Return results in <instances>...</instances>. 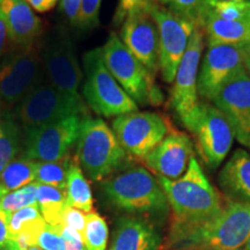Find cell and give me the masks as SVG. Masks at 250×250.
<instances>
[{
  "instance_id": "cell-1",
  "label": "cell",
  "mask_w": 250,
  "mask_h": 250,
  "mask_svg": "<svg viewBox=\"0 0 250 250\" xmlns=\"http://www.w3.org/2000/svg\"><path fill=\"white\" fill-rule=\"evenodd\" d=\"M173 213L171 230L184 229L210 220L223 210V202L195 155L188 169L176 180L156 177Z\"/></svg>"
},
{
  "instance_id": "cell-2",
  "label": "cell",
  "mask_w": 250,
  "mask_h": 250,
  "mask_svg": "<svg viewBox=\"0 0 250 250\" xmlns=\"http://www.w3.org/2000/svg\"><path fill=\"white\" fill-rule=\"evenodd\" d=\"M250 237V204L228 201L210 220L171 230V241L181 248L242 250Z\"/></svg>"
},
{
  "instance_id": "cell-3",
  "label": "cell",
  "mask_w": 250,
  "mask_h": 250,
  "mask_svg": "<svg viewBox=\"0 0 250 250\" xmlns=\"http://www.w3.org/2000/svg\"><path fill=\"white\" fill-rule=\"evenodd\" d=\"M101 190L109 204L132 215L164 218L170 210L158 179L144 167L116 171L102 181Z\"/></svg>"
},
{
  "instance_id": "cell-4",
  "label": "cell",
  "mask_w": 250,
  "mask_h": 250,
  "mask_svg": "<svg viewBox=\"0 0 250 250\" xmlns=\"http://www.w3.org/2000/svg\"><path fill=\"white\" fill-rule=\"evenodd\" d=\"M126 156L127 153L116 134L104 121L88 115L83 117L77 142L76 160L86 177L102 182L121 169Z\"/></svg>"
},
{
  "instance_id": "cell-5",
  "label": "cell",
  "mask_w": 250,
  "mask_h": 250,
  "mask_svg": "<svg viewBox=\"0 0 250 250\" xmlns=\"http://www.w3.org/2000/svg\"><path fill=\"white\" fill-rule=\"evenodd\" d=\"M85 83L83 95L88 107L102 117H118L138 111V104L127 95L105 66L102 48L89 50L83 56Z\"/></svg>"
},
{
  "instance_id": "cell-6",
  "label": "cell",
  "mask_w": 250,
  "mask_h": 250,
  "mask_svg": "<svg viewBox=\"0 0 250 250\" xmlns=\"http://www.w3.org/2000/svg\"><path fill=\"white\" fill-rule=\"evenodd\" d=\"M105 66L115 80L137 104L160 105L164 102L160 88L140 62L131 54L116 34H110L102 46Z\"/></svg>"
},
{
  "instance_id": "cell-7",
  "label": "cell",
  "mask_w": 250,
  "mask_h": 250,
  "mask_svg": "<svg viewBox=\"0 0 250 250\" xmlns=\"http://www.w3.org/2000/svg\"><path fill=\"white\" fill-rule=\"evenodd\" d=\"M183 125L191 132L197 152L208 168L223 164L234 142L232 126L223 112L210 102L201 101Z\"/></svg>"
},
{
  "instance_id": "cell-8",
  "label": "cell",
  "mask_w": 250,
  "mask_h": 250,
  "mask_svg": "<svg viewBox=\"0 0 250 250\" xmlns=\"http://www.w3.org/2000/svg\"><path fill=\"white\" fill-rule=\"evenodd\" d=\"M40 55L46 81L68 98L83 100L79 93L83 72L67 31L59 27L46 34L40 43Z\"/></svg>"
},
{
  "instance_id": "cell-9",
  "label": "cell",
  "mask_w": 250,
  "mask_h": 250,
  "mask_svg": "<svg viewBox=\"0 0 250 250\" xmlns=\"http://www.w3.org/2000/svg\"><path fill=\"white\" fill-rule=\"evenodd\" d=\"M45 79L40 55V43L17 48L0 64V101L5 107H17Z\"/></svg>"
},
{
  "instance_id": "cell-10",
  "label": "cell",
  "mask_w": 250,
  "mask_h": 250,
  "mask_svg": "<svg viewBox=\"0 0 250 250\" xmlns=\"http://www.w3.org/2000/svg\"><path fill=\"white\" fill-rule=\"evenodd\" d=\"M81 114H85L83 100L68 98L46 80L15 107V118L24 130L37 129Z\"/></svg>"
},
{
  "instance_id": "cell-11",
  "label": "cell",
  "mask_w": 250,
  "mask_h": 250,
  "mask_svg": "<svg viewBox=\"0 0 250 250\" xmlns=\"http://www.w3.org/2000/svg\"><path fill=\"white\" fill-rule=\"evenodd\" d=\"M85 116L86 114L74 115L37 129L24 130L22 155L37 162L57 161L70 156Z\"/></svg>"
},
{
  "instance_id": "cell-12",
  "label": "cell",
  "mask_w": 250,
  "mask_h": 250,
  "mask_svg": "<svg viewBox=\"0 0 250 250\" xmlns=\"http://www.w3.org/2000/svg\"><path fill=\"white\" fill-rule=\"evenodd\" d=\"M151 17L159 31V67L165 83H173L195 26L162 5H154Z\"/></svg>"
},
{
  "instance_id": "cell-13",
  "label": "cell",
  "mask_w": 250,
  "mask_h": 250,
  "mask_svg": "<svg viewBox=\"0 0 250 250\" xmlns=\"http://www.w3.org/2000/svg\"><path fill=\"white\" fill-rule=\"evenodd\" d=\"M112 131L127 154L143 160L169 133V125L156 112L134 111L115 118Z\"/></svg>"
},
{
  "instance_id": "cell-14",
  "label": "cell",
  "mask_w": 250,
  "mask_h": 250,
  "mask_svg": "<svg viewBox=\"0 0 250 250\" xmlns=\"http://www.w3.org/2000/svg\"><path fill=\"white\" fill-rule=\"evenodd\" d=\"M204 49V30L195 27L170 90L169 107L184 123L201 102L197 89L201 57Z\"/></svg>"
},
{
  "instance_id": "cell-15",
  "label": "cell",
  "mask_w": 250,
  "mask_h": 250,
  "mask_svg": "<svg viewBox=\"0 0 250 250\" xmlns=\"http://www.w3.org/2000/svg\"><path fill=\"white\" fill-rule=\"evenodd\" d=\"M243 70H246V55L242 45H208L199 66L197 81L199 98L206 102L212 101L221 87Z\"/></svg>"
},
{
  "instance_id": "cell-16",
  "label": "cell",
  "mask_w": 250,
  "mask_h": 250,
  "mask_svg": "<svg viewBox=\"0 0 250 250\" xmlns=\"http://www.w3.org/2000/svg\"><path fill=\"white\" fill-rule=\"evenodd\" d=\"M213 104L225 115L241 145L250 149V77L243 70L221 87Z\"/></svg>"
},
{
  "instance_id": "cell-17",
  "label": "cell",
  "mask_w": 250,
  "mask_h": 250,
  "mask_svg": "<svg viewBox=\"0 0 250 250\" xmlns=\"http://www.w3.org/2000/svg\"><path fill=\"white\" fill-rule=\"evenodd\" d=\"M121 40L125 46L154 78L159 67V31L149 12L139 11L125 19L122 24Z\"/></svg>"
},
{
  "instance_id": "cell-18",
  "label": "cell",
  "mask_w": 250,
  "mask_h": 250,
  "mask_svg": "<svg viewBox=\"0 0 250 250\" xmlns=\"http://www.w3.org/2000/svg\"><path fill=\"white\" fill-rule=\"evenodd\" d=\"M192 155L191 138L181 131L171 130L164 140L143 159V162L158 176L176 180L186 173Z\"/></svg>"
},
{
  "instance_id": "cell-19",
  "label": "cell",
  "mask_w": 250,
  "mask_h": 250,
  "mask_svg": "<svg viewBox=\"0 0 250 250\" xmlns=\"http://www.w3.org/2000/svg\"><path fill=\"white\" fill-rule=\"evenodd\" d=\"M161 235L151 221L139 215H123L116 220L110 250H159Z\"/></svg>"
},
{
  "instance_id": "cell-20",
  "label": "cell",
  "mask_w": 250,
  "mask_h": 250,
  "mask_svg": "<svg viewBox=\"0 0 250 250\" xmlns=\"http://www.w3.org/2000/svg\"><path fill=\"white\" fill-rule=\"evenodd\" d=\"M0 12L7 24L9 40L17 48L35 44L43 24L26 0H0Z\"/></svg>"
},
{
  "instance_id": "cell-21",
  "label": "cell",
  "mask_w": 250,
  "mask_h": 250,
  "mask_svg": "<svg viewBox=\"0 0 250 250\" xmlns=\"http://www.w3.org/2000/svg\"><path fill=\"white\" fill-rule=\"evenodd\" d=\"M218 182L229 201L250 204V153L236 149L219 173Z\"/></svg>"
},
{
  "instance_id": "cell-22",
  "label": "cell",
  "mask_w": 250,
  "mask_h": 250,
  "mask_svg": "<svg viewBox=\"0 0 250 250\" xmlns=\"http://www.w3.org/2000/svg\"><path fill=\"white\" fill-rule=\"evenodd\" d=\"M48 224L37 205L28 206L8 217L9 250H28L37 247L40 234Z\"/></svg>"
},
{
  "instance_id": "cell-23",
  "label": "cell",
  "mask_w": 250,
  "mask_h": 250,
  "mask_svg": "<svg viewBox=\"0 0 250 250\" xmlns=\"http://www.w3.org/2000/svg\"><path fill=\"white\" fill-rule=\"evenodd\" d=\"M204 33L208 45H243L250 40V21H229L220 19L208 11Z\"/></svg>"
},
{
  "instance_id": "cell-24",
  "label": "cell",
  "mask_w": 250,
  "mask_h": 250,
  "mask_svg": "<svg viewBox=\"0 0 250 250\" xmlns=\"http://www.w3.org/2000/svg\"><path fill=\"white\" fill-rule=\"evenodd\" d=\"M65 193H66L67 206L76 208L85 213L93 212L92 189L77 160L72 161L68 169Z\"/></svg>"
},
{
  "instance_id": "cell-25",
  "label": "cell",
  "mask_w": 250,
  "mask_h": 250,
  "mask_svg": "<svg viewBox=\"0 0 250 250\" xmlns=\"http://www.w3.org/2000/svg\"><path fill=\"white\" fill-rule=\"evenodd\" d=\"M35 171L36 161L23 155L15 158L0 174V199L9 192L35 182Z\"/></svg>"
},
{
  "instance_id": "cell-26",
  "label": "cell",
  "mask_w": 250,
  "mask_h": 250,
  "mask_svg": "<svg viewBox=\"0 0 250 250\" xmlns=\"http://www.w3.org/2000/svg\"><path fill=\"white\" fill-rule=\"evenodd\" d=\"M22 149V137L15 116L9 111L0 115V174L18 158Z\"/></svg>"
},
{
  "instance_id": "cell-27",
  "label": "cell",
  "mask_w": 250,
  "mask_h": 250,
  "mask_svg": "<svg viewBox=\"0 0 250 250\" xmlns=\"http://www.w3.org/2000/svg\"><path fill=\"white\" fill-rule=\"evenodd\" d=\"M37 206L45 223L58 228L62 223V215L66 208V193L58 188L39 184L37 186Z\"/></svg>"
},
{
  "instance_id": "cell-28",
  "label": "cell",
  "mask_w": 250,
  "mask_h": 250,
  "mask_svg": "<svg viewBox=\"0 0 250 250\" xmlns=\"http://www.w3.org/2000/svg\"><path fill=\"white\" fill-rule=\"evenodd\" d=\"M72 161L73 160H72L71 155L57 161H36L35 182L37 184H44V186L55 187L58 188V189L65 190L68 169H70Z\"/></svg>"
},
{
  "instance_id": "cell-29",
  "label": "cell",
  "mask_w": 250,
  "mask_h": 250,
  "mask_svg": "<svg viewBox=\"0 0 250 250\" xmlns=\"http://www.w3.org/2000/svg\"><path fill=\"white\" fill-rule=\"evenodd\" d=\"M81 236L87 250H107L109 228L105 219L96 212L87 213L86 226Z\"/></svg>"
},
{
  "instance_id": "cell-30",
  "label": "cell",
  "mask_w": 250,
  "mask_h": 250,
  "mask_svg": "<svg viewBox=\"0 0 250 250\" xmlns=\"http://www.w3.org/2000/svg\"><path fill=\"white\" fill-rule=\"evenodd\" d=\"M37 186L39 184L34 182L7 193L0 199V210L8 218L19 210L37 205Z\"/></svg>"
},
{
  "instance_id": "cell-31",
  "label": "cell",
  "mask_w": 250,
  "mask_h": 250,
  "mask_svg": "<svg viewBox=\"0 0 250 250\" xmlns=\"http://www.w3.org/2000/svg\"><path fill=\"white\" fill-rule=\"evenodd\" d=\"M169 9L179 17L186 19L195 27L204 28L208 7L206 0H169Z\"/></svg>"
},
{
  "instance_id": "cell-32",
  "label": "cell",
  "mask_w": 250,
  "mask_h": 250,
  "mask_svg": "<svg viewBox=\"0 0 250 250\" xmlns=\"http://www.w3.org/2000/svg\"><path fill=\"white\" fill-rule=\"evenodd\" d=\"M210 11L220 19L229 21H250V1L218 2Z\"/></svg>"
},
{
  "instance_id": "cell-33",
  "label": "cell",
  "mask_w": 250,
  "mask_h": 250,
  "mask_svg": "<svg viewBox=\"0 0 250 250\" xmlns=\"http://www.w3.org/2000/svg\"><path fill=\"white\" fill-rule=\"evenodd\" d=\"M154 5L158 4H155L153 0H120L116 12H115L114 23L116 26L123 24L125 19L129 17V15L136 13V12H151Z\"/></svg>"
},
{
  "instance_id": "cell-34",
  "label": "cell",
  "mask_w": 250,
  "mask_h": 250,
  "mask_svg": "<svg viewBox=\"0 0 250 250\" xmlns=\"http://www.w3.org/2000/svg\"><path fill=\"white\" fill-rule=\"evenodd\" d=\"M102 0H81L77 27L93 29L99 24V13Z\"/></svg>"
},
{
  "instance_id": "cell-35",
  "label": "cell",
  "mask_w": 250,
  "mask_h": 250,
  "mask_svg": "<svg viewBox=\"0 0 250 250\" xmlns=\"http://www.w3.org/2000/svg\"><path fill=\"white\" fill-rule=\"evenodd\" d=\"M37 247L42 250H66L64 240L57 228L49 226V225L40 234L39 240H37Z\"/></svg>"
},
{
  "instance_id": "cell-36",
  "label": "cell",
  "mask_w": 250,
  "mask_h": 250,
  "mask_svg": "<svg viewBox=\"0 0 250 250\" xmlns=\"http://www.w3.org/2000/svg\"><path fill=\"white\" fill-rule=\"evenodd\" d=\"M86 215L87 213L83 211L66 206V208L62 212L61 226H68L76 229L78 233L83 234L86 226Z\"/></svg>"
},
{
  "instance_id": "cell-37",
  "label": "cell",
  "mask_w": 250,
  "mask_h": 250,
  "mask_svg": "<svg viewBox=\"0 0 250 250\" xmlns=\"http://www.w3.org/2000/svg\"><path fill=\"white\" fill-rule=\"evenodd\" d=\"M57 229L64 240L66 250H87L83 241V236L76 229L68 226H61Z\"/></svg>"
},
{
  "instance_id": "cell-38",
  "label": "cell",
  "mask_w": 250,
  "mask_h": 250,
  "mask_svg": "<svg viewBox=\"0 0 250 250\" xmlns=\"http://www.w3.org/2000/svg\"><path fill=\"white\" fill-rule=\"evenodd\" d=\"M81 0H61L59 9L65 18L67 19L68 22L72 26H77L78 17H79Z\"/></svg>"
},
{
  "instance_id": "cell-39",
  "label": "cell",
  "mask_w": 250,
  "mask_h": 250,
  "mask_svg": "<svg viewBox=\"0 0 250 250\" xmlns=\"http://www.w3.org/2000/svg\"><path fill=\"white\" fill-rule=\"evenodd\" d=\"M0 250H9L8 218L0 210Z\"/></svg>"
},
{
  "instance_id": "cell-40",
  "label": "cell",
  "mask_w": 250,
  "mask_h": 250,
  "mask_svg": "<svg viewBox=\"0 0 250 250\" xmlns=\"http://www.w3.org/2000/svg\"><path fill=\"white\" fill-rule=\"evenodd\" d=\"M29 6L40 13H45L55 7L58 0H26Z\"/></svg>"
},
{
  "instance_id": "cell-41",
  "label": "cell",
  "mask_w": 250,
  "mask_h": 250,
  "mask_svg": "<svg viewBox=\"0 0 250 250\" xmlns=\"http://www.w3.org/2000/svg\"><path fill=\"white\" fill-rule=\"evenodd\" d=\"M9 37H8L7 24H6L5 19L2 17L1 12H0V57H1L2 52H4Z\"/></svg>"
},
{
  "instance_id": "cell-42",
  "label": "cell",
  "mask_w": 250,
  "mask_h": 250,
  "mask_svg": "<svg viewBox=\"0 0 250 250\" xmlns=\"http://www.w3.org/2000/svg\"><path fill=\"white\" fill-rule=\"evenodd\" d=\"M228 1H250V0H206L208 7L214 4H218V2H228Z\"/></svg>"
},
{
  "instance_id": "cell-43",
  "label": "cell",
  "mask_w": 250,
  "mask_h": 250,
  "mask_svg": "<svg viewBox=\"0 0 250 250\" xmlns=\"http://www.w3.org/2000/svg\"><path fill=\"white\" fill-rule=\"evenodd\" d=\"M242 48L246 55V61H250V40L242 45Z\"/></svg>"
},
{
  "instance_id": "cell-44",
  "label": "cell",
  "mask_w": 250,
  "mask_h": 250,
  "mask_svg": "<svg viewBox=\"0 0 250 250\" xmlns=\"http://www.w3.org/2000/svg\"><path fill=\"white\" fill-rule=\"evenodd\" d=\"M153 1H154L155 4H158V5L165 6V5H168V2H169V0H153Z\"/></svg>"
},
{
  "instance_id": "cell-45",
  "label": "cell",
  "mask_w": 250,
  "mask_h": 250,
  "mask_svg": "<svg viewBox=\"0 0 250 250\" xmlns=\"http://www.w3.org/2000/svg\"><path fill=\"white\" fill-rule=\"evenodd\" d=\"M246 71L248 72V74L250 77V61H246Z\"/></svg>"
},
{
  "instance_id": "cell-46",
  "label": "cell",
  "mask_w": 250,
  "mask_h": 250,
  "mask_svg": "<svg viewBox=\"0 0 250 250\" xmlns=\"http://www.w3.org/2000/svg\"><path fill=\"white\" fill-rule=\"evenodd\" d=\"M242 250H250V237H249V240H248V241H247L246 246L243 247V249H242Z\"/></svg>"
},
{
  "instance_id": "cell-47",
  "label": "cell",
  "mask_w": 250,
  "mask_h": 250,
  "mask_svg": "<svg viewBox=\"0 0 250 250\" xmlns=\"http://www.w3.org/2000/svg\"><path fill=\"white\" fill-rule=\"evenodd\" d=\"M179 250H205V249H201V248H181V249H179Z\"/></svg>"
},
{
  "instance_id": "cell-48",
  "label": "cell",
  "mask_w": 250,
  "mask_h": 250,
  "mask_svg": "<svg viewBox=\"0 0 250 250\" xmlns=\"http://www.w3.org/2000/svg\"><path fill=\"white\" fill-rule=\"evenodd\" d=\"M28 250H42V249L39 248V247H31V248H29Z\"/></svg>"
},
{
  "instance_id": "cell-49",
  "label": "cell",
  "mask_w": 250,
  "mask_h": 250,
  "mask_svg": "<svg viewBox=\"0 0 250 250\" xmlns=\"http://www.w3.org/2000/svg\"><path fill=\"white\" fill-rule=\"evenodd\" d=\"M0 109H1V101H0ZM0 115H1V112H0Z\"/></svg>"
}]
</instances>
